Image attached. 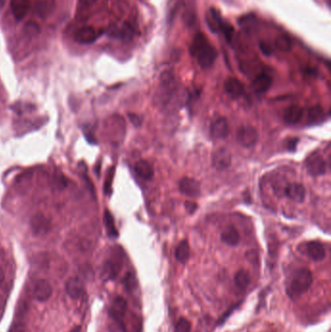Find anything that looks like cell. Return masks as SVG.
I'll list each match as a JSON object with an SVG mask.
<instances>
[{
	"mask_svg": "<svg viewBox=\"0 0 331 332\" xmlns=\"http://www.w3.org/2000/svg\"><path fill=\"white\" fill-rule=\"evenodd\" d=\"M190 51L197 63L204 69L211 67L218 57L216 49L203 33H197L194 37Z\"/></svg>",
	"mask_w": 331,
	"mask_h": 332,
	"instance_id": "1",
	"label": "cell"
},
{
	"mask_svg": "<svg viewBox=\"0 0 331 332\" xmlns=\"http://www.w3.org/2000/svg\"><path fill=\"white\" fill-rule=\"evenodd\" d=\"M313 283V276L309 269L301 268L297 270L289 284L288 293L291 297H296L306 293Z\"/></svg>",
	"mask_w": 331,
	"mask_h": 332,
	"instance_id": "2",
	"label": "cell"
},
{
	"mask_svg": "<svg viewBox=\"0 0 331 332\" xmlns=\"http://www.w3.org/2000/svg\"><path fill=\"white\" fill-rule=\"evenodd\" d=\"M237 141L244 148H252L258 140L257 130L251 125H243L237 131Z\"/></svg>",
	"mask_w": 331,
	"mask_h": 332,
	"instance_id": "3",
	"label": "cell"
},
{
	"mask_svg": "<svg viewBox=\"0 0 331 332\" xmlns=\"http://www.w3.org/2000/svg\"><path fill=\"white\" fill-rule=\"evenodd\" d=\"M327 167L328 166L325 158L317 153L311 155L306 160V169L311 176L317 177L325 175L327 172Z\"/></svg>",
	"mask_w": 331,
	"mask_h": 332,
	"instance_id": "4",
	"label": "cell"
},
{
	"mask_svg": "<svg viewBox=\"0 0 331 332\" xmlns=\"http://www.w3.org/2000/svg\"><path fill=\"white\" fill-rule=\"evenodd\" d=\"M31 231L36 236H43L47 234L51 228V221L43 214L38 213L34 215L30 221Z\"/></svg>",
	"mask_w": 331,
	"mask_h": 332,
	"instance_id": "5",
	"label": "cell"
},
{
	"mask_svg": "<svg viewBox=\"0 0 331 332\" xmlns=\"http://www.w3.org/2000/svg\"><path fill=\"white\" fill-rule=\"evenodd\" d=\"M212 164L217 170H225L231 164V154L226 148H220L212 155Z\"/></svg>",
	"mask_w": 331,
	"mask_h": 332,
	"instance_id": "6",
	"label": "cell"
},
{
	"mask_svg": "<svg viewBox=\"0 0 331 332\" xmlns=\"http://www.w3.org/2000/svg\"><path fill=\"white\" fill-rule=\"evenodd\" d=\"M126 310H127L126 300L121 296H117L113 300L111 304L109 314H110L111 318L116 323H122Z\"/></svg>",
	"mask_w": 331,
	"mask_h": 332,
	"instance_id": "7",
	"label": "cell"
},
{
	"mask_svg": "<svg viewBox=\"0 0 331 332\" xmlns=\"http://www.w3.org/2000/svg\"><path fill=\"white\" fill-rule=\"evenodd\" d=\"M53 294V288L47 280H38L34 286L33 295L39 302H45L51 298Z\"/></svg>",
	"mask_w": 331,
	"mask_h": 332,
	"instance_id": "8",
	"label": "cell"
},
{
	"mask_svg": "<svg viewBox=\"0 0 331 332\" xmlns=\"http://www.w3.org/2000/svg\"><path fill=\"white\" fill-rule=\"evenodd\" d=\"M180 192L189 197H197L200 195V185L193 178H183L179 182Z\"/></svg>",
	"mask_w": 331,
	"mask_h": 332,
	"instance_id": "9",
	"label": "cell"
},
{
	"mask_svg": "<svg viewBox=\"0 0 331 332\" xmlns=\"http://www.w3.org/2000/svg\"><path fill=\"white\" fill-rule=\"evenodd\" d=\"M98 37L97 31L95 27L87 25L79 28L75 33V40L80 44L94 43Z\"/></svg>",
	"mask_w": 331,
	"mask_h": 332,
	"instance_id": "10",
	"label": "cell"
},
{
	"mask_svg": "<svg viewBox=\"0 0 331 332\" xmlns=\"http://www.w3.org/2000/svg\"><path fill=\"white\" fill-rule=\"evenodd\" d=\"M211 135L216 139H224L229 134V124L225 117H218L215 119L210 128Z\"/></svg>",
	"mask_w": 331,
	"mask_h": 332,
	"instance_id": "11",
	"label": "cell"
},
{
	"mask_svg": "<svg viewBox=\"0 0 331 332\" xmlns=\"http://www.w3.org/2000/svg\"><path fill=\"white\" fill-rule=\"evenodd\" d=\"M224 90L226 94L233 99H238L245 94L243 84L235 78H228L224 82Z\"/></svg>",
	"mask_w": 331,
	"mask_h": 332,
	"instance_id": "12",
	"label": "cell"
},
{
	"mask_svg": "<svg viewBox=\"0 0 331 332\" xmlns=\"http://www.w3.org/2000/svg\"><path fill=\"white\" fill-rule=\"evenodd\" d=\"M286 195L295 203H302L306 197V190L301 184H291L286 189Z\"/></svg>",
	"mask_w": 331,
	"mask_h": 332,
	"instance_id": "13",
	"label": "cell"
},
{
	"mask_svg": "<svg viewBox=\"0 0 331 332\" xmlns=\"http://www.w3.org/2000/svg\"><path fill=\"white\" fill-rule=\"evenodd\" d=\"M84 291V285L78 277H72L67 280L65 284V292L69 297L76 299L79 298Z\"/></svg>",
	"mask_w": 331,
	"mask_h": 332,
	"instance_id": "14",
	"label": "cell"
},
{
	"mask_svg": "<svg viewBox=\"0 0 331 332\" xmlns=\"http://www.w3.org/2000/svg\"><path fill=\"white\" fill-rule=\"evenodd\" d=\"M10 6L14 17L20 20L27 15L30 9V0H11Z\"/></svg>",
	"mask_w": 331,
	"mask_h": 332,
	"instance_id": "15",
	"label": "cell"
},
{
	"mask_svg": "<svg viewBox=\"0 0 331 332\" xmlns=\"http://www.w3.org/2000/svg\"><path fill=\"white\" fill-rule=\"evenodd\" d=\"M307 254L315 261H322L326 257V248L318 241H311L306 247Z\"/></svg>",
	"mask_w": 331,
	"mask_h": 332,
	"instance_id": "16",
	"label": "cell"
},
{
	"mask_svg": "<svg viewBox=\"0 0 331 332\" xmlns=\"http://www.w3.org/2000/svg\"><path fill=\"white\" fill-rule=\"evenodd\" d=\"M272 84V80L270 78L269 75L267 74H260L258 75L252 83V89L253 90V92H255L256 94H264L266 93Z\"/></svg>",
	"mask_w": 331,
	"mask_h": 332,
	"instance_id": "17",
	"label": "cell"
},
{
	"mask_svg": "<svg viewBox=\"0 0 331 332\" xmlns=\"http://www.w3.org/2000/svg\"><path fill=\"white\" fill-rule=\"evenodd\" d=\"M303 117V109L297 105L288 107L284 113V119L289 124H295L301 120Z\"/></svg>",
	"mask_w": 331,
	"mask_h": 332,
	"instance_id": "18",
	"label": "cell"
},
{
	"mask_svg": "<svg viewBox=\"0 0 331 332\" xmlns=\"http://www.w3.org/2000/svg\"><path fill=\"white\" fill-rule=\"evenodd\" d=\"M134 170L136 174L144 180H151L154 177V168L146 160H139L135 163Z\"/></svg>",
	"mask_w": 331,
	"mask_h": 332,
	"instance_id": "19",
	"label": "cell"
},
{
	"mask_svg": "<svg viewBox=\"0 0 331 332\" xmlns=\"http://www.w3.org/2000/svg\"><path fill=\"white\" fill-rule=\"evenodd\" d=\"M221 241L223 243H225L228 246L231 247H235L238 245L239 243V233L236 230V228L232 225L227 226L226 228H224V230L221 232Z\"/></svg>",
	"mask_w": 331,
	"mask_h": 332,
	"instance_id": "20",
	"label": "cell"
},
{
	"mask_svg": "<svg viewBox=\"0 0 331 332\" xmlns=\"http://www.w3.org/2000/svg\"><path fill=\"white\" fill-rule=\"evenodd\" d=\"M190 245L187 240H183L177 246L175 251V257L181 263H186L190 258Z\"/></svg>",
	"mask_w": 331,
	"mask_h": 332,
	"instance_id": "21",
	"label": "cell"
},
{
	"mask_svg": "<svg viewBox=\"0 0 331 332\" xmlns=\"http://www.w3.org/2000/svg\"><path fill=\"white\" fill-rule=\"evenodd\" d=\"M234 282H235V285L238 289H240L242 291L246 290L248 288V286L250 285V282H251V277H250L249 272L245 269H240L235 274Z\"/></svg>",
	"mask_w": 331,
	"mask_h": 332,
	"instance_id": "22",
	"label": "cell"
},
{
	"mask_svg": "<svg viewBox=\"0 0 331 332\" xmlns=\"http://www.w3.org/2000/svg\"><path fill=\"white\" fill-rule=\"evenodd\" d=\"M325 116V112L321 106H313L308 110V120L311 123H317L323 120Z\"/></svg>",
	"mask_w": 331,
	"mask_h": 332,
	"instance_id": "23",
	"label": "cell"
},
{
	"mask_svg": "<svg viewBox=\"0 0 331 332\" xmlns=\"http://www.w3.org/2000/svg\"><path fill=\"white\" fill-rule=\"evenodd\" d=\"M104 221H105V225H106V229L108 232V235L113 238H117V231L116 229L115 226V221H114V218L111 215L109 211H105L104 214Z\"/></svg>",
	"mask_w": 331,
	"mask_h": 332,
	"instance_id": "24",
	"label": "cell"
},
{
	"mask_svg": "<svg viewBox=\"0 0 331 332\" xmlns=\"http://www.w3.org/2000/svg\"><path fill=\"white\" fill-rule=\"evenodd\" d=\"M122 283H123V286H124V288H125V290H126L127 292H132V291H134V290L136 289V287H137V280H136V277H135V275H134L133 273H131V272L127 273V274L124 276Z\"/></svg>",
	"mask_w": 331,
	"mask_h": 332,
	"instance_id": "25",
	"label": "cell"
},
{
	"mask_svg": "<svg viewBox=\"0 0 331 332\" xmlns=\"http://www.w3.org/2000/svg\"><path fill=\"white\" fill-rule=\"evenodd\" d=\"M191 330H192L191 322L185 318H182L176 324L174 332H191Z\"/></svg>",
	"mask_w": 331,
	"mask_h": 332,
	"instance_id": "26",
	"label": "cell"
},
{
	"mask_svg": "<svg viewBox=\"0 0 331 332\" xmlns=\"http://www.w3.org/2000/svg\"><path fill=\"white\" fill-rule=\"evenodd\" d=\"M132 35H133L132 28L130 27L129 24L124 23L122 28L119 29V37L124 41H129L132 38Z\"/></svg>",
	"mask_w": 331,
	"mask_h": 332,
	"instance_id": "27",
	"label": "cell"
},
{
	"mask_svg": "<svg viewBox=\"0 0 331 332\" xmlns=\"http://www.w3.org/2000/svg\"><path fill=\"white\" fill-rule=\"evenodd\" d=\"M276 45L281 51H289L292 47V43H291L290 39L286 36L279 37L276 41Z\"/></svg>",
	"mask_w": 331,
	"mask_h": 332,
	"instance_id": "28",
	"label": "cell"
},
{
	"mask_svg": "<svg viewBox=\"0 0 331 332\" xmlns=\"http://www.w3.org/2000/svg\"><path fill=\"white\" fill-rule=\"evenodd\" d=\"M36 12L39 17H44L48 13V4L47 2L41 1L36 5Z\"/></svg>",
	"mask_w": 331,
	"mask_h": 332,
	"instance_id": "29",
	"label": "cell"
},
{
	"mask_svg": "<svg viewBox=\"0 0 331 332\" xmlns=\"http://www.w3.org/2000/svg\"><path fill=\"white\" fill-rule=\"evenodd\" d=\"M25 31L29 34V35H35L37 33H39V28L35 25V24H31L28 23L25 26Z\"/></svg>",
	"mask_w": 331,
	"mask_h": 332,
	"instance_id": "30",
	"label": "cell"
},
{
	"mask_svg": "<svg viewBox=\"0 0 331 332\" xmlns=\"http://www.w3.org/2000/svg\"><path fill=\"white\" fill-rule=\"evenodd\" d=\"M185 206H186L187 211H188L190 214H193V213L197 209V205H196V203H195V202L187 201V202L185 203Z\"/></svg>",
	"mask_w": 331,
	"mask_h": 332,
	"instance_id": "31",
	"label": "cell"
},
{
	"mask_svg": "<svg viewBox=\"0 0 331 332\" xmlns=\"http://www.w3.org/2000/svg\"><path fill=\"white\" fill-rule=\"evenodd\" d=\"M10 332H25V325L23 324H20V323H18V324H15Z\"/></svg>",
	"mask_w": 331,
	"mask_h": 332,
	"instance_id": "32",
	"label": "cell"
},
{
	"mask_svg": "<svg viewBox=\"0 0 331 332\" xmlns=\"http://www.w3.org/2000/svg\"><path fill=\"white\" fill-rule=\"evenodd\" d=\"M298 143V138H292L288 143V148L290 151H294L296 148V145Z\"/></svg>",
	"mask_w": 331,
	"mask_h": 332,
	"instance_id": "33",
	"label": "cell"
},
{
	"mask_svg": "<svg viewBox=\"0 0 331 332\" xmlns=\"http://www.w3.org/2000/svg\"><path fill=\"white\" fill-rule=\"evenodd\" d=\"M129 116V118L131 119V121L136 125V126H138V125H140L141 124V118L137 116V115H134V114H129L128 115Z\"/></svg>",
	"mask_w": 331,
	"mask_h": 332,
	"instance_id": "34",
	"label": "cell"
},
{
	"mask_svg": "<svg viewBox=\"0 0 331 332\" xmlns=\"http://www.w3.org/2000/svg\"><path fill=\"white\" fill-rule=\"evenodd\" d=\"M113 171H114V169H111L110 179H107L106 184H105V192H106V194L110 193L111 184H112V178H113Z\"/></svg>",
	"mask_w": 331,
	"mask_h": 332,
	"instance_id": "35",
	"label": "cell"
},
{
	"mask_svg": "<svg viewBox=\"0 0 331 332\" xmlns=\"http://www.w3.org/2000/svg\"><path fill=\"white\" fill-rule=\"evenodd\" d=\"M80 1V3L82 4V5H86V6H90V5H93V4H95L97 0H79Z\"/></svg>",
	"mask_w": 331,
	"mask_h": 332,
	"instance_id": "36",
	"label": "cell"
},
{
	"mask_svg": "<svg viewBox=\"0 0 331 332\" xmlns=\"http://www.w3.org/2000/svg\"><path fill=\"white\" fill-rule=\"evenodd\" d=\"M260 49H261V51L265 54V55H270V49L269 48H266L265 47V45L264 44H260Z\"/></svg>",
	"mask_w": 331,
	"mask_h": 332,
	"instance_id": "37",
	"label": "cell"
},
{
	"mask_svg": "<svg viewBox=\"0 0 331 332\" xmlns=\"http://www.w3.org/2000/svg\"><path fill=\"white\" fill-rule=\"evenodd\" d=\"M5 280V273H4V270L2 269V267L0 266V286L3 284Z\"/></svg>",
	"mask_w": 331,
	"mask_h": 332,
	"instance_id": "38",
	"label": "cell"
},
{
	"mask_svg": "<svg viewBox=\"0 0 331 332\" xmlns=\"http://www.w3.org/2000/svg\"><path fill=\"white\" fill-rule=\"evenodd\" d=\"M81 332V327L79 326V327H76V328H74L72 331L70 332Z\"/></svg>",
	"mask_w": 331,
	"mask_h": 332,
	"instance_id": "39",
	"label": "cell"
},
{
	"mask_svg": "<svg viewBox=\"0 0 331 332\" xmlns=\"http://www.w3.org/2000/svg\"><path fill=\"white\" fill-rule=\"evenodd\" d=\"M4 3H5V0H0V5H1V6L4 5Z\"/></svg>",
	"mask_w": 331,
	"mask_h": 332,
	"instance_id": "40",
	"label": "cell"
}]
</instances>
